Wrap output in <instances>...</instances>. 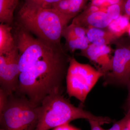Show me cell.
Segmentation results:
<instances>
[{"instance_id": "obj_26", "label": "cell", "mask_w": 130, "mask_h": 130, "mask_svg": "<svg viewBox=\"0 0 130 130\" xmlns=\"http://www.w3.org/2000/svg\"><path fill=\"white\" fill-rule=\"evenodd\" d=\"M126 86H127V88H128L129 93H130V80L127 83Z\"/></svg>"}, {"instance_id": "obj_12", "label": "cell", "mask_w": 130, "mask_h": 130, "mask_svg": "<svg viewBox=\"0 0 130 130\" xmlns=\"http://www.w3.org/2000/svg\"><path fill=\"white\" fill-rule=\"evenodd\" d=\"M88 0H60L53 4L51 8L74 18L86 8Z\"/></svg>"}, {"instance_id": "obj_27", "label": "cell", "mask_w": 130, "mask_h": 130, "mask_svg": "<svg viewBox=\"0 0 130 130\" xmlns=\"http://www.w3.org/2000/svg\"><path fill=\"white\" fill-rule=\"evenodd\" d=\"M122 130H129V127H128V124L126 126L125 128H124Z\"/></svg>"}, {"instance_id": "obj_3", "label": "cell", "mask_w": 130, "mask_h": 130, "mask_svg": "<svg viewBox=\"0 0 130 130\" xmlns=\"http://www.w3.org/2000/svg\"><path fill=\"white\" fill-rule=\"evenodd\" d=\"M40 106V120L35 130H49L79 119L96 121L101 125L113 121L109 117L96 116L81 107L75 106L64 98L62 93L47 96Z\"/></svg>"}, {"instance_id": "obj_5", "label": "cell", "mask_w": 130, "mask_h": 130, "mask_svg": "<svg viewBox=\"0 0 130 130\" xmlns=\"http://www.w3.org/2000/svg\"><path fill=\"white\" fill-rule=\"evenodd\" d=\"M104 74L89 64L79 63L71 56L66 77L67 92L84 103L88 94Z\"/></svg>"}, {"instance_id": "obj_2", "label": "cell", "mask_w": 130, "mask_h": 130, "mask_svg": "<svg viewBox=\"0 0 130 130\" xmlns=\"http://www.w3.org/2000/svg\"><path fill=\"white\" fill-rule=\"evenodd\" d=\"M73 19L52 8L27 2L18 14L20 25L38 38L56 45L61 44L63 31Z\"/></svg>"}, {"instance_id": "obj_10", "label": "cell", "mask_w": 130, "mask_h": 130, "mask_svg": "<svg viewBox=\"0 0 130 130\" xmlns=\"http://www.w3.org/2000/svg\"><path fill=\"white\" fill-rule=\"evenodd\" d=\"M106 11L102 9L93 12L88 7L73 19L72 23L86 29L90 27L106 29L112 21Z\"/></svg>"}, {"instance_id": "obj_19", "label": "cell", "mask_w": 130, "mask_h": 130, "mask_svg": "<svg viewBox=\"0 0 130 130\" xmlns=\"http://www.w3.org/2000/svg\"><path fill=\"white\" fill-rule=\"evenodd\" d=\"M130 120V108L128 109L127 113L123 119L119 121L115 122L113 125L107 130H122L128 124Z\"/></svg>"}, {"instance_id": "obj_9", "label": "cell", "mask_w": 130, "mask_h": 130, "mask_svg": "<svg viewBox=\"0 0 130 130\" xmlns=\"http://www.w3.org/2000/svg\"><path fill=\"white\" fill-rule=\"evenodd\" d=\"M111 51L108 45H96L90 43L87 48L81 50L78 54L88 58L104 76L111 68L112 56H111Z\"/></svg>"}, {"instance_id": "obj_1", "label": "cell", "mask_w": 130, "mask_h": 130, "mask_svg": "<svg viewBox=\"0 0 130 130\" xmlns=\"http://www.w3.org/2000/svg\"><path fill=\"white\" fill-rule=\"evenodd\" d=\"M71 57L61 46L21 69L14 93L38 106L49 95L63 93Z\"/></svg>"}, {"instance_id": "obj_4", "label": "cell", "mask_w": 130, "mask_h": 130, "mask_svg": "<svg viewBox=\"0 0 130 130\" xmlns=\"http://www.w3.org/2000/svg\"><path fill=\"white\" fill-rule=\"evenodd\" d=\"M40 106L14 93L0 113L1 130H35L39 123Z\"/></svg>"}, {"instance_id": "obj_14", "label": "cell", "mask_w": 130, "mask_h": 130, "mask_svg": "<svg viewBox=\"0 0 130 130\" xmlns=\"http://www.w3.org/2000/svg\"><path fill=\"white\" fill-rule=\"evenodd\" d=\"M19 0H0V22L10 25Z\"/></svg>"}, {"instance_id": "obj_28", "label": "cell", "mask_w": 130, "mask_h": 130, "mask_svg": "<svg viewBox=\"0 0 130 130\" xmlns=\"http://www.w3.org/2000/svg\"><path fill=\"white\" fill-rule=\"evenodd\" d=\"M128 127H129V130H130V120L128 123Z\"/></svg>"}, {"instance_id": "obj_18", "label": "cell", "mask_w": 130, "mask_h": 130, "mask_svg": "<svg viewBox=\"0 0 130 130\" xmlns=\"http://www.w3.org/2000/svg\"><path fill=\"white\" fill-rule=\"evenodd\" d=\"M123 1L119 3L110 5L107 8L106 11L112 20L118 19L122 15Z\"/></svg>"}, {"instance_id": "obj_13", "label": "cell", "mask_w": 130, "mask_h": 130, "mask_svg": "<svg viewBox=\"0 0 130 130\" xmlns=\"http://www.w3.org/2000/svg\"><path fill=\"white\" fill-rule=\"evenodd\" d=\"M10 25L1 23L0 24V55L5 54L16 47L14 36Z\"/></svg>"}, {"instance_id": "obj_29", "label": "cell", "mask_w": 130, "mask_h": 130, "mask_svg": "<svg viewBox=\"0 0 130 130\" xmlns=\"http://www.w3.org/2000/svg\"><path fill=\"white\" fill-rule=\"evenodd\" d=\"M128 32H129V35L130 36V27L129 28V30H128Z\"/></svg>"}, {"instance_id": "obj_8", "label": "cell", "mask_w": 130, "mask_h": 130, "mask_svg": "<svg viewBox=\"0 0 130 130\" xmlns=\"http://www.w3.org/2000/svg\"><path fill=\"white\" fill-rule=\"evenodd\" d=\"M19 59L16 46L9 53L0 55V88L9 95L15 93L18 86L20 73Z\"/></svg>"}, {"instance_id": "obj_20", "label": "cell", "mask_w": 130, "mask_h": 130, "mask_svg": "<svg viewBox=\"0 0 130 130\" xmlns=\"http://www.w3.org/2000/svg\"><path fill=\"white\" fill-rule=\"evenodd\" d=\"M25 2L32 3L44 7L51 8L53 4L60 0H24Z\"/></svg>"}, {"instance_id": "obj_16", "label": "cell", "mask_w": 130, "mask_h": 130, "mask_svg": "<svg viewBox=\"0 0 130 130\" xmlns=\"http://www.w3.org/2000/svg\"><path fill=\"white\" fill-rule=\"evenodd\" d=\"M87 29L81 26L71 23L68 25L62 33L65 40L75 39L86 36Z\"/></svg>"}, {"instance_id": "obj_17", "label": "cell", "mask_w": 130, "mask_h": 130, "mask_svg": "<svg viewBox=\"0 0 130 130\" xmlns=\"http://www.w3.org/2000/svg\"><path fill=\"white\" fill-rule=\"evenodd\" d=\"M65 47L71 53H74L78 50L81 51L85 49L90 44L87 36L75 39L65 40Z\"/></svg>"}, {"instance_id": "obj_6", "label": "cell", "mask_w": 130, "mask_h": 130, "mask_svg": "<svg viewBox=\"0 0 130 130\" xmlns=\"http://www.w3.org/2000/svg\"><path fill=\"white\" fill-rule=\"evenodd\" d=\"M20 25L14 35L20 55V68L25 66L48 54L55 51L61 44L56 45L35 38Z\"/></svg>"}, {"instance_id": "obj_24", "label": "cell", "mask_w": 130, "mask_h": 130, "mask_svg": "<svg viewBox=\"0 0 130 130\" xmlns=\"http://www.w3.org/2000/svg\"><path fill=\"white\" fill-rule=\"evenodd\" d=\"M90 126L91 130H105L101 126V124L97 121L93 120H88Z\"/></svg>"}, {"instance_id": "obj_25", "label": "cell", "mask_w": 130, "mask_h": 130, "mask_svg": "<svg viewBox=\"0 0 130 130\" xmlns=\"http://www.w3.org/2000/svg\"><path fill=\"white\" fill-rule=\"evenodd\" d=\"M126 104V107H127L128 109L130 108V93H129L128 94V99L127 100Z\"/></svg>"}, {"instance_id": "obj_23", "label": "cell", "mask_w": 130, "mask_h": 130, "mask_svg": "<svg viewBox=\"0 0 130 130\" xmlns=\"http://www.w3.org/2000/svg\"><path fill=\"white\" fill-rule=\"evenodd\" d=\"M53 130H81L70 125L69 123L64 124L54 128Z\"/></svg>"}, {"instance_id": "obj_11", "label": "cell", "mask_w": 130, "mask_h": 130, "mask_svg": "<svg viewBox=\"0 0 130 130\" xmlns=\"http://www.w3.org/2000/svg\"><path fill=\"white\" fill-rule=\"evenodd\" d=\"M86 36L91 44L96 45H109L119 38L107 29L94 27L87 28Z\"/></svg>"}, {"instance_id": "obj_21", "label": "cell", "mask_w": 130, "mask_h": 130, "mask_svg": "<svg viewBox=\"0 0 130 130\" xmlns=\"http://www.w3.org/2000/svg\"><path fill=\"white\" fill-rule=\"evenodd\" d=\"M9 95L2 89L0 88V113L3 111L6 107Z\"/></svg>"}, {"instance_id": "obj_22", "label": "cell", "mask_w": 130, "mask_h": 130, "mask_svg": "<svg viewBox=\"0 0 130 130\" xmlns=\"http://www.w3.org/2000/svg\"><path fill=\"white\" fill-rule=\"evenodd\" d=\"M122 15L130 19V0H123L122 6Z\"/></svg>"}, {"instance_id": "obj_15", "label": "cell", "mask_w": 130, "mask_h": 130, "mask_svg": "<svg viewBox=\"0 0 130 130\" xmlns=\"http://www.w3.org/2000/svg\"><path fill=\"white\" fill-rule=\"evenodd\" d=\"M129 19L126 16L121 15L118 19L111 21L107 29L120 38L126 32H128L130 27Z\"/></svg>"}, {"instance_id": "obj_7", "label": "cell", "mask_w": 130, "mask_h": 130, "mask_svg": "<svg viewBox=\"0 0 130 130\" xmlns=\"http://www.w3.org/2000/svg\"><path fill=\"white\" fill-rule=\"evenodd\" d=\"M112 60L111 68L104 76L105 86L109 84L126 85L130 80V39L118 38Z\"/></svg>"}]
</instances>
